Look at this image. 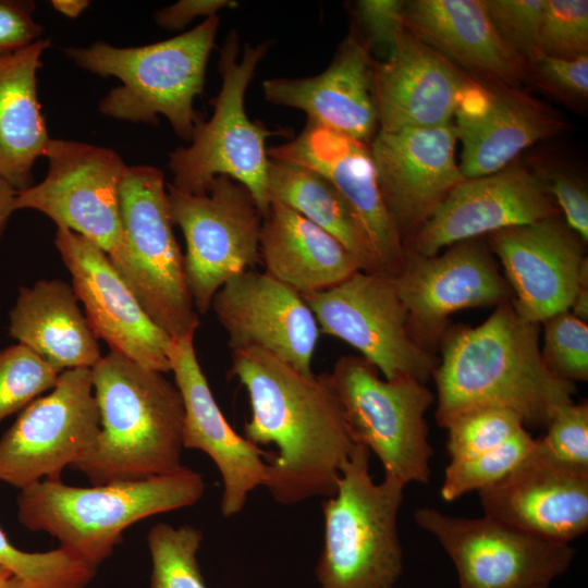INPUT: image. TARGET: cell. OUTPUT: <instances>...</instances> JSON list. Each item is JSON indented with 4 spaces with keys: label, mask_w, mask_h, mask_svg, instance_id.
Listing matches in <instances>:
<instances>
[{
    "label": "cell",
    "mask_w": 588,
    "mask_h": 588,
    "mask_svg": "<svg viewBox=\"0 0 588 588\" xmlns=\"http://www.w3.org/2000/svg\"><path fill=\"white\" fill-rule=\"evenodd\" d=\"M230 373L249 401L244 438L277 448L265 485L273 500L332 497L356 443L326 372L306 376L265 351L242 348L232 351Z\"/></svg>",
    "instance_id": "6da1fadb"
},
{
    "label": "cell",
    "mask_w": 588,
    "mask_h": 588,
    "mask_svg": "<svg viewBox=\"0 0 588 588\" xmlns=\"http://www.w3.org/2000/svg\"><path fill=\"white\" fill-rule=\"evenodd\" d=\"M539 331V323L522 318L507 299L481 324L442 338L432 375L439 426L468 408L495 406L518 415L525 427L546 428L561 407L573 403L575 384L547 367Z\"/></svg>",
    "instance_id": "7a4b0ae2"
},
{
    "label": "cell",
    "mask_w": 588,
    "mask_h": 588,
    "mask_svg": "<svg viewBox=\"0 0 588 588\" xmlns=\"http://www.w3.org/2000/svg\"><path fill=\"white\" fill-rule=\"evenodd\" d=\"M100 416L93 450L71 468L91 485L147 479L182 466L184 406L163 372L109 352L90 369Z\"/></svg>",
    "instance_id": "3957f363"
},
{
    "label": "cell",
    "mask_w": 588,
    "mask_h": 588,
    "mask_svg": "<svg viewBox=\"0 0 588 588\" xmlns=\"http://www.w3.org/2000/svg\"><path fill=\"white\" fill-rule=\"evenodd\" d=\"M205 491L203 475L184 465L147 479L90 487L44 479L20 490L16 515L26 529L50 535L59 547L98 567L130 526L192 506Z\"/></svg>",
    "instance_id": "277c9868"
},
{
    "label": "cell",
    "mask_w": 588,
    "mask_h": 588,
    "mask_svg": "<svg viewBox=\"0 0 588 588\" xmlns=\"http://www.w3.org/2000/svg\"><path fill=\"white\" fill-rule=\"evenodd\" d=\"M219 23L217 14L191 30L150 45L117 47L99 40L66 47L64 54L84 71L121 82L99 100L102 115L148 124H157L163 115L175 134L189 143L201 118L194 110V100L204 88Z\"/></svg>",
    "instance_id": "5b68a950"
},
{
    "label": "cell",
    "mask_w": 588,
    "mask_h": 588,
    "mask_svg": "<svg viewBox=\"0 0 588 588\" xmlns=\"http://www.w3.org/2000/svg\"><path fill=\"white\" fill-rule=\"evenodd\" d=\"M370 451L356 444L338 488L322 502L323 543L315 574L319 588H394L403 572L397 517L401 481L375 482Z\"/></svg>",
    "instance_id": "8992f818"
},
{
    "label": "cell",
    "mask_w": 588,
    "mask_h": 588,
    "mask_svg": "<svg viewBox=\"0 0 588 588\" xmlns=\"http://www.w3.org/2000/svg\"><path fill=\"white\" fill-rule=\"evenodd\" d=\"M271 41L246 45L240 57L238 37L231 30L219 54L221 89L213 101L208 121L196 123L188 146L169 154L168 166L176 189L198 194L216 176L225 175L245 186L254 197L261 216L269 207L266 139L277 132L252 122L245 111L246 89L266 56Z\"/></svg>",
    "instance_id": "52a82bcc"
},
{
    "label": "cell",
    "mask_w": 588,
    "mask_h": 588,
    "mask_svg": "<svg viewBox=\"0 0 588 588\" xmlns=\"http://www.w3.org/2000/svg\"><path fill=\"white\" fill-rule=\"evenodd\" d=\"M326 376L353 441L377 455L384 476L405 486L428 483L433 450L425 415L434 395L426 383L384 379L358 355L341 356Z\"/></svg>",
    "instance_id": "ba28073f"
},
{
    "label": "cell",
    "mask_w": 588,
    "mask_h": 588,
    "mask_svg": "<svg viewBox=\"0 0 588 588\" xmlns=\"http://www.w3.org/2000/svg\"><path fill=\"white\" fill-rule=\"evenodd\" d=\"M120 204L131 290L171 339L194 338L199 314L187 286L184 254L174 235L163 171L146 164L126 166Z\"/></svg>",
    "instance_id": "9c48e42d"
},
{
    "label": "cell",
    "mask_w": 588,
    "mask_h": 588,
    "mask_svg": "<svg viewBox=\"0 0 588 588\" xmlns=\"http://www.w3.org/2000/svg\"><path fill=\"white\" fill-rule=\"evenodd\" d=\"M42 157L48 160L47 174L16 192L15 211H38L87 238L106 253L130 286L120 204L123 159L107 147L60 138H50Z\"/></svg>",
    "instance_id": "30bf717a"
},
{
    "label": "cell",
    "mask_w": 588,
    "mask_h": 588,
    "mask_svg": "<svg viewBox=\"0 0 588 588\" xmlns=\"http://www.w3.org/2000/svg\"><path fill=\"white\" fill-rule=\"evenodd\" d=\"M167 188L173 223L185 240L187 286L196 311L204 315L226 282L260 261L262 216L249 191L225 175L198 194L171 184Z\"/></svg>",
    "instance_id": "8fae6325"
},
{
    "label": "cell",
    "mask_w": 588,
    "mask_h": 588,
    "mask_svg": "<svg viewBox=\"0 0 588 588\" xmlns=\"http://www.w3.org/2000/svg\"><path fill=\"white\" fill-rule=\"evenodd\" d=\"M320 332L347 343L384 379L426 383L439 359L411 334L405 307L390 277L358 270L329 289L302 295Z\"/></svg>",
    "instance_id": "7c38bea8"
},
{
    "label": "cell",
    "mask_w": 588,
    "mask_h": 588,
    "mask_svg": "<svg viewBox=\"0 0 588 588\" xmlns=\"http://www.w3.org/2000/svg\"><path fill=\"white\" fill-rule=\"evenodd\" d=\"M99 432L91 370H64L0 438V481L22 490L44 479L60 480L65 467L93 450Z\"/></svg>",
    "instance_id": "4fadbf2b"
},
{
    "label": "cell",
    "mask_w": 588,
    "mask_h": 588,
    "mask_svg": "<svg viewBox=\"0 0 588 588\" xmlns=\"http://www.w3.org/2000/svg\"><path fill=\"white\" fill-rule=\"evenodd\" d=\"M414 518L452 560L458 588L549 587L575 555L569 543L541 540L485 515L465 518L419 507Z\"/></svg>",
    "instance_id": "5bb4252c"
},
{
    "label": "cell",
    "mask_w": 588,
    "mask_h": 588,
    "mask_svg": "<svg viewBox=\"0 0 588 588\" xmlns=\"http://www.w3.org/2000/svg\"><path fill=\"white\" fill-rule=\"evenodd\" d=\"M391 279L412 336L428 350L442 340L452 314L498 306L512 293L488 249L474 240L454 244L440 255L405 250L403 266Z\"/></svg>",
    "instance_id": "9a60e30c"
},
{
    "label": "cell",
    "mask_w": 588,
    "mask_h": 588,
    "mask_svg": "<svg viewBox=\"0 0 588 588\" xmlns=\"http://www.w3.org/2000/svg\"><path fill=\"white\" fill-rule=\"evenodd\" d=\"M54 244L97 339L111 352L169 372L172 339L150 318L106 253L62 226H57Z\"/></svg>",
    "instance_id": "2e32d148"
},
{
    "label": "cell",
    "mask_w": 588,
    "mask_h": 588,
    "mask_svg": "<svg viewBox=\"0 0 588 588\" xmlns=\"http://www.w3.org/2000/svg\"><path fill=\"white\" fill-rule=\"evenodd\" d=\"M453 122L397 132L378 131L370 145L379 187L404 248L465 179L455 160Z\"/></svg>",
    "instance_id": "e0dca14e"
},
{
    "label": "cell",
    "mask_w": 588,
    "mask_h": 588,
    "mask_svg": "<svg viewBox=\"0 0 588 588\" xmlns=\"http://www.w3.org/2000/svg\"><path fill=\"white\" fill-rule=\"evenodd\" d=\"M234 350L265 351L306 376L320 336L302 294L266 272L247 270L226 282L211 308Z\"/></svg>",
    "instance_id": "ac0fdd59"
},
{
    "label": "cell",
    "mask_w": 588,
    "mask_h": 588,
    "mask_svg": "<svg viewBox=\"0 0 588 588\" xmlns=\"http://www.w3.org/2000/svg\"><path fill=\"white\" fill-rule=\"evenodd\" d=\"M581 243L556 215L492 233L491 247L522 318L540 323L569 310L579 287L588 283Z\"/></svg>",
    "instance_id": "d6986e66"
},
{
    "label": "cell",
    "mask_w": 588,
    "mask_h": 588,
    "mask_svg": "<svg viewBox=\"0 0 588 588\" xmlns=\"http://www.w3.org/2000/svg\"><path fill=\"white\" fill-rule=\"evenodd\" d=\"M539 176L507 166L483 176L465 179L415 233L405 250L422 256L474 240L485 233L530 224L556 215Z\"/></svg>",
    "instance_id": "ffe728a7"
},
{
    "label": "cell",
    "mask_w": 588,
    "mask_h": 588,
    "mask_svg": "<svg viewBox=\"0 0 588 588\" xmlns=\"http://www.w3.org/2000/svg\"><path fill=\"white\" fill-rule=\"evenodd\" d=\"M267 152L270 158L303 164L324 176L362 224L379 274L392 278L399 272L405 248L384 204L370 148L365 143L307 122L297 137Z\"/></svg>",
    "instance_id": "44dd1931"
},
{
    "label": "cell",
    "mask_w": 588,
    "mask_h": 588,
    "mask_svg": "<svg viewBox=\"0 0 588 588\" xmlns=\"http://www.w3.org/2000/svg\"><path fill=\"white\" fill-rule=\"evenodd\" d=\"M478 498L485 516L541 540L569 543L588 529V470L554 462L536 444Z\"/></svg>",
    "instance_id": "7402d4cb"
},
{
    "label": "cell",
    "mask_w": 588,
    "mask_h": 588,
    "mask_svg": "<svg viewBox=\"0 0 588 588\" xmlns=\"http://www.w3.org/2000/svg\"><path fill=\"white\" fill-rule=\"evenodd\" d=\"M170 371L184 406V449L201 451L213 462L222 479L221 513L234 516L255 489L265 487L268 455L228 422L198 362L194 338L172 339Z\"/></svg>",
    "instance_id": "603a6c76"
},
{
    "label": "cell",
    "mask_w": 588,
    "mask_h": 588,
    "mask_svg": "<svg viewBox=\"0 0 588 588\" xmlns=\"http://www.w3.org/2000/svg\"><path fill=\"white\" fill-rule=\"evenodd\" d=\"M473 83L453 62L404 26L387 59L372 69L379 131L397 132L452 122Z\"/></svg>",
    "instance_id": "cb8c5ba5"
},
{
    "label": "cell",
    "mask_w": 588,
    "mask_h": 588,
    "mask_svg": "<svg viewBox=\"0 0 588 588\" xmlns=\"http://www.w3.org/2000/svg\"><path fill=\"white\" fill-rule=\"evenodd\" d=\"M454 115L464 179L504 169L520 151L561 126L549 109L507 85L486 88L473 83Z\"/></svg>",
    "instance_id": "d4e9b609"
},
{
    "label": "cell",
    "mask_w": 588,
    "mask_h": 588,
    "mask_svg": "<svg viewBox=\"0 0 588 588\" xmlns=\"http://www.w3.org/2000/svg\"><path fill=\"white\" fill-rule=\"evenodd\" d=\"M372 69L369 46L351 34L320 74L267 79L262 90L267 101L299 109L308 122L367 144L378 125Z\"/></svg>",
    "instance_id": "484cf974"
},
{
    "label": "cell",
    "mask_w": 588,
    "mask_h": 588,
    "mask_svg": "<svg viewBox=\"0 0 588 588\" xmlns=\"http://www.w3.org/2000/svg\"><path fill=\"white\" fill-rule=\"evenodd\" d=\"M404 26L451 62L507 86L525 76L527 62L499 35L485 1H406Z\"/></svg>",
    "instance_id": "4316f807"
},
{
    "label": "cell",
    "mask_w": 588,
    "mask_h": 588,
    "mask_svg": "<svg viewBox=\"0 0 588 588\" xmlns=\"http://www.w3.org/2000/svg\"><path fill=\"white\" fill-rule=\"evenodd\" d=\"M259 255L264 272L302 295L334 286L360 270L336 238L273 199L262 215Z\"/></svg>",
    "instance_id": "83f0119b"
},
{
    "label": "cell",
    "mask_w": 588,
    "mask_h": 588,
    "mask_svg": "<svg viewBox=\"0 0 588 588\" xmlns=\"http://www.w3.org/2000/svg\"><path fill=\"white\" fill-rule=\"evenodd\" d=\"M9 334L59 372L91 369L102 357L72 285L59 279L20 287L9 314Z\"/></svg>",
    "instance_id": "f1b7e54d"
},
{
    "label": "cell",
    "mask_w": 588,
    "mask_h": 588,
    "mask_svg": "<svg viewBox=\"0 0 588 588\" xmlns=\"http://www.w3.org/2000/svg\"><path fill=\"white\" fill-rule=\"evenodd\" d=\"M50 39L0 56V175L16 191L34 184L33 168L50 136L37 93V73Z\"/></svg>",
    "instance_id": "f546056e"
},
{
    "label": "cell",
    "mask_w": 588,
    "mask_h": 588,
    "mask_svg": "<svg viewBox=\"0 0 588 588\" xmlns=\"http://www.w3.org/2000/svg\"><path fill=\"white\" fill-rule=\"evenodd\" d=\"M268 194L336 238L358 261L360 270L379 273L369 240L336 188L317 171L269 157Z\"/></svg>",
    "instance_id": "4dcf8cb0"
},
{
    "label": "cell",
    "mask_w": 588,
    "mask_h": 588,
    "mask_svg": "<svg viewBox=\"0 0 588 588\" xmlns=\"http://www.w3.org/2000/svg\"><path fill=\"white\" fill-rule=\"evenodd\" d=\"M203 538V532L191 525H154L147 536L149 588H207L197 561Z\"/></svg>",
    "instance_id": "1f68e13d"
},
{
    "label": "cell",
    "mask_w": 588,
    "mask_h": 588,
    "mask_svg": "<svg viewBox=\"0 0 588 588\" xmlns=\"http://www.w3.org/2000/svg\"><path fill=\"white\" fill-rule=\"evenodd\" d=\"M0 564L20 578L26 588H86L97 567L59 547L27 552L14 547L0 527Z\"/></svg>",
    "instance_id": "d6a6232c"
},
{
    "label": "cell",
    "mask_w": 588,
    "mask_h": 588,
    "mask_svg": "<svg viewBox=\"0 0 588 588\" xmlns=\"http://www.w3.org/2000/svg\"><path fill=\"white\" fill-rule=\"evenodd\" d=\"M535 444L536 439L524 428L493 450L450 461L440 489L442 499L451 502L499 482L531 453Z\"/></svg>",
    "instance_id": "836d02e7"
},
{
    "label": "cell",
    "mask_w": 588,
    "mask_h": 588,
    "mask_svg": "<svg viewBox=\"0 0 588 588\" xmlns=\"http://www.w3.org/2000/svg\"><path fill=\"white\" fill-rule=\"evenodd\" d=\"M450 461L493 450L526 428L515 413L495 406H477L453 416L444 426Z\"/></svg>",
    "instance_id": "e575fe53"
},
{
    "label": "cell",
    "mask_w": 588,
    "mask_h": 588,
    "mask_svg": "<svg viewBox=\"0 0 588 588\" xmlns=\"http://www.w3.org/2000/svg\"><path fill=\"white\" fill-rule=\"evenodd\" d=\"M60 372L25 345L0 351V421L57 384Z\"/></svg>",
    "instance_id": "d590c367"
},
{
    "label": "cell",
    "mask_w": 588,
    "mask_h": 588,
    "mask_svg": "<svg viewBox=\"0 0 588 588\" xmlns=\"http://www.w3.org/2000/svg\"><path fill=\"white\" fill-rule=\"evenodd\" d=\"M544 324L542 358L556 377L568 381L588 380V326L569 310L559 313Z\"/></svg>",
    "instance_id": "8d00e7d4"
},
{
    "label": "cell",
    "mask_w": 588,
    "mask_h": 588,
    "mask_svg": "<svg viewBox=\"0 0 588 588\" xmlns=\"http://www.w3.org/2000/svg\"><path fill=\"white\" fill-rule=\"evenodd\" d=\"M538 52L575 59L588 51V1L546 0Z\"/></svg>",
    "instance_id": "74e56055"
},
{
    "label": "cell",
    "mask_w": 588,
    "mask_h": 588,
    "mask_svg": "<svg viewBox=\"0 0 588 588\" xmlns=\"http://www.w3.org/2000/svg\"><path fill=\"white\" fill-rule=\"evenodd\" d=\"M536 439L537 450L562 465L588 470V405L569 403L561 407Z\"/></svg>",
    "instance_id": "f35d334b"
},
{
    "label": "cell",
    "mask_w": 588,
    "mask_h": 588,
    "mask_svg": "<svg viewBox=\"0 0 588 588\" xmlns=\"http://www.w3.org/2000/svg\"><path fill=\"white\" fill-rule=\"evenodd\" d=\"M546 0H488V14L499 35L525 61L538 53V36Z\"/></svg>",
    "instance_id": "ab89813d"
},
{
    "label": "cell",
    "mask_w": 588,
    "mask_h": 588,
    "mask_svg": "<svg viewBox=\"0 0 588 588\" xmlns=\"http://www.w3.org/2000/svg\"><path fill=\"white\" fill-rule=\"evenodd\" d=\"M406 1L360 0L356 2V13L370 47L384 48L388 53L404 29V9Z\"/></svg>",
    "instance_id": "60d3db41"
},
{
    "label": "cell",
    "mask_w": 588,
    "mask_h": 588,
    "mask_svg": "<svg viewBox=\"0 0 588 588\" xmlns=\"http://www.w3.org/2000/svg\"><path fill=\"white\" fill-rule=\"evenodd\" d=\"M530 62L535 65L540 83L548 88L571 97H587V54L575 59H563L538 52Z\"/></svg>",
    "instance_id": "b9f144b4"
},
{
    "label": "cell",
    "mask_w": 588,
    "mask_h": 588,
    "mask_svg": "<svg viewBox=\"0 0 588 588\" xmlns=\"http://www.w3.org/2000/svg\"><path fill=\"white\" fill-rule=\"evenodd\" d=\"M36 3L0 0V56L22 49L41 38L42 26L34 19Z\"/></svg>",
    "instance_id": "7bdbcfd3"
},
{
    "label": "cell",
    "mask_w": 588,
    "mask_h": 588,
    "mask_svg": "<svg viewBox=\"0 0 588 588\" xmlns=\"http://www.w3.org/2000/svg\"><path fill=\"white\" fill-rule=\"evenodd\" d=\"M548 193L562 209L567 226L583 241L588 240V195L586 188L575 179L563 173H554L542 179Z\"/></svg>",
    "instance_id": "ee69618b"
},
{
    "label": "cell",
    "mask_w": 588,
    "mask_h": 588,
    "mask_svg": "<svg viewBox=\"0 0 588 588\" xmlns=\"http://www.w3.org/2000/svg\"><path fill=\"white\" fill-rule=\"evenodd\" d=\"M236 5L232 0H180L154 13L155 23L168 30H182L197 17H210L224 8Z\"/></svg>",
    "instance_id": "f6af8a7d"
},
{
    "label": "cell",
    "mask_w": 588,
    "mask_h": 588,
    "mask_svg": "<svg viewBox=\"0 0 588 588\" xmlns=\"http://www.w3.org/2000/svg\"><path fill=\"white\" fill-rule=\"evenodd\" d=\"M16 191L0 175V241L14 209Z\"/></svg>",
    "instance_id": "bcb514c9"
},
{
    "label": "cell",
    "mask_w": 588,
    "mask_h": 588,
    "mask_svg": "<svg viewBox=\"0 0 588 588\" xmlns=\"http://www.w3.org/2000/svg\"><path fill=\"white\" fill-rule=\"evenodd\" d=\"M52 8L60 14L69 17H78L90 4L88 0H52Z\"/></svg>",
    "instance_id": "7dc6e473"
},
{
    "label": "cell",
    "mask_w": 588,
    "mask_h": 588,
    "mask_svg": "<svg viewBox=\"0 0 588 588\" xmlns=\"http://www.w3.org/2000/svg\"><path fill=\"white\" fill-rule=\"evenodd\" d=\"M569 311L580 320L587 322L588 319V283L583 284L569 308Z\"/></svg>",
    "instance_id": "c3c4849f"
},
{
    "label": "cell",
    "mask_w": 588,
    "mask_h": 588,
    "mask_svg": "<svg viewBox=\"0 0 588 588\" xmlns=\"http://www.w3.org/2000/svg\"><path fill=\"white\" fill-rule=\"evenodd\" d=\"M0 588H26L23 581L16 576H12L10 579L0 585Z\"/></svg>",
    "instance_id": "681fc988"
},
{
    "label": "cell",
    "mask_w": 588,
    "mask_h": 588,
    "mask_svg": "<svg viewBox=\"0 0 588 588\" xmlns=\"http://www.w3.org/2000/svg\"><path fill=\"white\" fill-rule=\"evenodd\" d=\"M14 576L7 567L0 564V585Z\"/></svg>",
    "instance_id": "f907efd6"
},
{
    "label": "cell",
    "mask_w": 588,
    "mask_h": 588,
    "mask_svg": "<svg viewBox=\"0 0 588 588\" xmlns=\"http://www.w3.org/2000/svg\"><path fill=\"white\" fill-rule=\"evenodd\" d=\"M537 588H549V587H537Z\"/></svg>",
    "instance_id": "816d5d0a"
}]
</instances>
